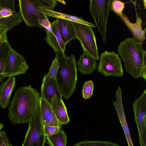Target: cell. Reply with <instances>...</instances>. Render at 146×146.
<instances>
[{"instance_id": "22", "label": "cell", "mask_w": 146, "mask_h": 146, "mask_svg": "<svg viewBox=\"0 0 146 146\" xmlns=\"http://www.w3.org/2000/svg\"><path fill=\"white\" fill-rule=\"evenodd\" d=\"M12 47L8 41L4 43L0 47V82L5 78L4 72L6 60Z\"/></svg>"}, {"instance_id": "11", "label": "cell", "mask_w": 146, "mask_h": 146, "mask_svg": "<svg viewBox=\"0 0 146 146\" xmlns=\"http://www.w3.org/2000/svg\"><path fill=\"white\" fill-rule=\"evenodd\" d=\"M28 68L25 58L12 48L6 60L3 73L4 77L23 74Z\"/></svg>"}, {"instance_id": "29", "label": "cell", "mask_w": 146, "mask_h": 146, "mask_svg": "<svg viewBox=\"0 0 146 146\" xmlns=\"http://www.w3.org/2000/svg\"><path fill=\"white\" fill-rule=\"evenodd\" d=\"M3 8L9 9L15 13H16L14 0H0V9Z\"/></svg>"}, {"instance_id": "12", "label": "cell", "mask_w": 146, "mask_h": 146, "mask_svg": "<svg viewBox=\"0 0 146 146\" xmlns=\"http://www.w3.org/2000/svg\"><path fill=\"white\" fill-rule=\"evenodd\" d=\"M133 3L135 9L136 21L135 23H131L128 17L123 13L119 16L125 25L131 33L133 38L136 41L142 44L146 39V28L142 29L141 25L143 23L141 17L139 16L136 8V2L133 0L130 1Z\"/></svg>"}, {"instance_id": "32", "label": "cell", "mask_w": 146, "mask_h": 146, "mask_svg": "<svg viewBox=\"0 0 146 146\" xmlns=\"http://www.w3.org/2000/svg\"><path fill=\"white\" fill-rule=\"evenodd\" d=\"M60 127L57 126H45L44 129L45 134L46 136L53 135L58 132Z\"/></svg>"}, {"instance_id": "23", "label": "cell", "mask_w": 146, "mask_h": 146, "mask_svg": "<svg viewBox=\"0 0 146 146\" xmlns=\"http://www.w3.org/2000/svg\"><path fill=\"white\" fill-rule=\"evenodd\" d=\"M22 19L18 13L8 17H0V25L5 26L9 30L19 25Z\"/></svg>"}, {"instance_id": "27", "label": "cell", "mask_w": 146, "mask_h": 146, "mask_svg": "<svg viewBox=\"0 0 146 146\" xmlns=\"http://www.w3.org/2000/svg\"><path fill=\"white\" fill-rule=\"evenodd\" d=\"M38 7H42L53 10L57 4L56 0H34Z\"/></svg>"}, {"instance_id": "30", "label": "cell", "mask_w": 146, "mask_h": 146, "mask_svg": "<svg viewBox=\"0 0 146 146\" xmlns=\"http://www.w3.org/2000/svg\"><path fill=\"white\" fill-rule=\"evenodd\" d=\"M9 30L5 26L0 25V47L4 43L8 42L7 33Z\"/></svg>"}, {"instance_id": "34", "label": "cell", "mask_w": 146, "mask_h": 146, "mask_svg": "<svg viewBox=\"0 0 146 146\" xmlns=\"http://www.w3.org/2000/svg\"><path fill=\"white\" fill-rule=\"evenodd\" d=\"M56 1H58L59 2L62 3L64 5L66 4V2L64 1H63V0H56Z\"/></svg>"}, {"instance_id": "16", "label": "cell", "mask_w": 146, "mask_h": 146, "mask_svg": "<svg viewBox=\"0 0 146 146\" xmlns=\"http://www.w3.org/2000/svg\"><path fill=\"white\" fill-rule=\"evenodd\" d=\"M50 104L57 119L62 125L69 122L67 109L62 98L55 96Z\"/></svg>"}, {"instance_id": "35", "label": "cell", "mask_w": 146, "mask_h": 146, "mask_svg": "<svg viewBox=\"0 0 146 146\" xmlns=\"http://www.w3.org/2000/svg\"><path fill=\"white\" fill-rule=\"evenodd\" d=\"M143 4L144 9H146V0H143Z\"/></svg>"}, {"instance_id": "7", "label": "cell", "mask_w": 146, "mask_h": 146, "mask_svg": "<svg viewBox=\"0 0 146 146\" xmlns=\"http://www.w3.org/2000/svg\"><path fill=\"white\" fill-rule=\"evenodd\" d=\"M73 24L76 38L80 42L83 50L99 60L96 37L92 27L76 22H73Z\"/></svg>"}, {"instance_id": "33", "label": "cell", "mask_w": 146, "mask_h": 146, "mask_svg": "<svg viewBox=\"0 0 146 146\" xmlns=\"http://www.w3.org/2000/svg\"><path fill=\"white\" fill-rule=\"evenodd\" d=\"M15 14L9 9L3 8L0 9V17L7 18Z\"/></svg>"}, {"instance_id": "14", "label": "cell", "mask_w": 146, "mask_h": 146, "mask_svg": "<svg viewBox=\"0 0 146 146\" xmlns=\"http://www.w3.org/2000/svg\"><path fill=\"white\" fill-rule=\"evenodd\" d=\"M41 97L50 104L55 96L59 98L62 96L54 77H51L46 74L43 77L41 88Z\"/></svg>"}, {"instance_id": "9", "label": "cell", "mask_w": 146, "mask_h": 146, "mask_svg": "<svg viewBox=\"0 0 146 146\" xmlns=\"http://www.w3.org/2000/svg\"><path fill=\"white\" fill-rule=\"evenodd\" d=\"M18 5L19 13L28 27L35 26L44 29L39 21L48 18L39 10L34 0H19Z\"/></svg>"}, {"instance_id": "6", "label": "cell", "mask_w": 146, "mask_h": 146, "mask_svg": "<svg viewBox=\"0 0 146 146\" xmlns=\"http://www.w3.org/2000/svg\"><path fill=\"white\" fill-rule=\"evenodd\" d=\"M97 68L98 72L106 77L113 76L120 77L123 72L121 59L119 54L114 51L105 50L101 54Z\"/></svg>"}, {"instance_id": "8", "label": "cell", "mask_w": 146, "mask_h": 146, "mask_svg": "<svg viewBox=\"0 0 146 146\" xmlns=\"http://www.w3.org/2000/svg\"><path fill=\"white\" fill-rule=\"evenodd\" d=\"M58 19L50 23L48 19L40 20V25L45 30L46 35L44 40L47 44L53 49L56 54L64 53L66 44L61 37L58 25Z\"/></svg>"}, {"instance_id": "13", "label": "cell", "mask_w": 146, "mask_h": 146, "mask_svg": "<svg viewBox=\"0 0 146 146\" xmlns=\"http://www.w3.org/2000/svg\"><path fill=\"white\" fill-rule=\"evenodd\" d=\"M116 100L113 102L122 127L128 146H133L127 123L122 101V91L119 86L115 93Z\"/></svg>"}, {"instance_id": "26", "label": "cell", "mask_w": 146, "mask_h": 146, "mask_svg": "<svg viewBox=\"0 0 146 146\" xmlns=\"http://www.w3.org/2000/svg\"><path fill=\"white\" fill-rule=\"evenodd\" d=\"M94 90V83L92 80L86 82L82 88V94L84 99L86 100L91 97Z\"/></svg>"}, {"instance_id": "2", "label": "cell", "mask_w": 146, "mask_h": 146, "mask_svg": "<svg viewBox=\"0 0 146 146\" xmlns=\"http://www.w3.org/2000/svg\"><path fill=\"white\" fill-rule=\"evenodd\" d=\"M142 44L128 38L119 43L117 50L126 71L135 79L142 77L146 80V51Z\"/></svg>"}, {"instance_id": "17", "label": "cell", "mask_w": 146, "mask_h": 146, "mask_svg": "<svg viewBox=\"0 0 146 146\" xmlns=\"http://www.w3.org/2000/svg\"><path fill=\"white\" fill-rule=\"evenodd\" d=\"M83 53L80 55L77 63V70L82 74H90L95 71L97 68V60L85 50H83Z\"/></svg>"}, {"instance_id": "28", "label": "cell", "mask_w": 146, "mask_h": 146, "mask_svg": "<svg viewBox=\"0 0 146 146\" xmlns=\"http://www.w3.org/2000/svg\"><path fill=\"white\" fill-rule=\"evenodd\" d=\"M60 65V62L57 55L53 60L47 75L49 77L55 78Z\"/></svg>"}, {"instance_id": "21", "label": "cell", "mask_w": 146, "mask_h": 146, "mask_svg": "<svg viewBox=\"0 0 146 146\" xmlns=\"http://www.w3.org/2000/svg\"><path fill=\"white\" fill-rule=\"evenodd\" d=\"M49 146H66L67 137L61 127L58 132L52 135L46 136V141Z\"/></svg>"}, {"instance_id": "24", "label": "cell", "mask_w": 146, "mask_h": 146, "mask_svg": "<svg viewBox=\"0 0 146 146\" xmlns=\"http://www.w3.org/2000/svg\"><path fill=\"white\" fill-rule=\"evenodd\" d=\"M74 146H120L111 141L85 140L78 142Z\"/></svg>"}, {"instance_id": "19", "label": "cell", "mask_w": 146, "mask_h": 146, "mask_svg": "<svg viewBox=\"0 0 146 146\" xmlns=\"http://www.w3.org/2000/svg\"><path fill=\"white\" fill-rule=\"evenodd\" d=\"M39 10L47 16L51 17L56 19L66 20L73 22L86 25L95 28L96 25L85 21L82 17H79L66 14L58 12L42 7H38Z\"/></svg>"}, {"instance_id": "25", "label": "cell", "mask_w": 146, "mask_h": 146, "mask_svg": "<svg viewBox=\"0 0 146 146\" xmlns=\"http://www.w3.org/2000/svg\"><path fill=\"white\" fill-rule=\"evenodd\" d=\"M125 3L117 0H111L110 4V11H112L118 16L123 13L125 8Z\"/></svg>"}, {"instance_id": "20", "label": "cell", "mask_w": 146, "mask_h": 146, "mask_svg": "<svg viewBox=\"0 0 146 146\" xmlns=\"http://www.w3.org/2000/svg\"><path fill=\"white\" fill-rule=\"evenodd\" d=\"M58 25L61 37L66 44L72 40L77 39L73 22L58 19Z\"/></svg>"}, {"instance_id": "1", "label": "cell", "mask_w": 146, "mask_h": 146, "mask_svg": "<svg viewBox=\"0 0 146 146\" xmlns=\"http://www.w3.org/2000/svg\"><path fill=\"white\" fill-rule=\"evenodd\" d=\"M41 95L31 85L19 88L9 107L8 118L15 124L29 123L39 107Z\"/></svg>"}, {"instance_id": "5", "label": "cell", "mask_w": 146, "mask_h": 146, "mask_svg": "<svg viewBox=\"0 0 146 146\" xmlns=\"http://www.w3.org/2000/svg\"><path fill=\"white\" fill-rule=\"evenodd\" d=\"M111 0H90L89 7L96 26L101 35L104 42L106 43L107 26L110 11Z\"/></svg>"}, {"instance_id": "31", "label": "cell", "mask_w": 146, "mask_h": 146, "mask_svg": "<svg viewBox=\"0 0 146 146\" xmlns=\"http://www.w3.org/2000/svg\"><path fill=\"white\" fill-rule=\"evenodd\" d=\"M0 146H13L4 131L0 132Z\"/></svg>"}, {"instance_id": "36", "label": "cell", "mask_w": 146, "mask_h": 146, "mask_svg": "<svg viewBox=\"0 0 146 146\" xmlns=\"http://www.w3.org/2000/svg\"><path fill=\"white\" fill-rule=\"evenodd\" d=\"M4 127V125L3 124L0 123V132Z\"/></svg>"}, {"instance_id": "10", "label": "cell", "mask_w": 146, "mask_h": 146, "mask_svg": "<svg viewBox=\"0 0 146 146\" xmlns=\"http://www.w3.org/2000/svg\"><path fill=\"white\" fill-rule=\"evenodd\" d=\"M134 119L138 130L139 143L146 142V89L132 104Z\"/></svg>"}, {"instance_id": "18", "label": "cell", "mask_w": 146, "mask_h": 146, "mask_svg": "<svg viewBox=\"0 0 146 146\" xmlns=\"http://www.w3.org/2000/svg\"><path fill=\"white\" fill-rule=\"evenodd\" d=\"M16 78L14 76L9 77L0 86V106L5 108L10 104V99L15 86Z\"/></svg>"}, {"instance_id": "15", "label": "cell", "mask_w": 146, "mask_h": 146, "mask_svg": "<svg viewBox=\"0 0 146 146\" xmlns=\"http://www.w3.org/2000/svg\"><path fill=\"white\" fill-rule=\"evenodd\" d=\"M40 107L42 118L44 126H50L61 127L62 125L57 119L50 104L41 97Z\"/></svg>"}, {"instance_id": "4", "label": "cell", "mask_w": 146, "mask_h": 146, "mask_svg": "<svg viewBox=\"0 0 146 146\" xmlns=\"http://www.w3.org/2000/svg\"><path fill=\"white\" fill-rule=\"evenodd\" d=\"M22 146H44L46 141L40 105L35 115L29 123Z\"/></svg>"}, {"instance_id": "3", "label": "cell", "mask_w": 146, "mask_h": 146, "mask_svg": "<svg viewBox=\"0 0 146 146\" xmlns=\"http://www.w3.org/2000/svg\"><path fill=\"white\" fill-rule=\"evenodd\" d=\"M60 65L55 77L62 97L68 99L76 89L77 66L75 56H67L64 53L56 54Z\"/></svg>"}]
</instances>
